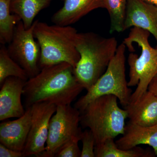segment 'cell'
<instances>
[{"mask_svg":"<svg viewBox=\"0 0 157 157\" xmlns=\"http://www.w3.org/2000/svg\"><path fill=\"white\" fill-rule=\"evenodd\" d=\"M74 68L62 63L45 67L29 78L24 87L25 108L37 103L71 104L84 89L77 80Z\"/></svg>","mask_w":157,"mask_h":157,"instance_id":"6da1fadb","label":"cell"},{"mask_svg":"<svg viewBox=\"0 0 157 157\" xmlns=\"http://www.w3.org/2000/svg\"><path fill=\"white\" fill-rule=\"evenodd\" d=\"M75 43L80 57L74 73L87 90L107 70L117 50V40L114 37L105 38L88 32L77 33Z\"/></svg>","mask_w":157,"mask_h":157,"instance_id":"7a4b0ae2","label":"cell"},{"mask_svg":"<svg viewBox=\"0 0 157 157\" xmlns=\"http://www.w3.org/2000/svg\"><path fill=\"white\" fill-rule=\"evenodd\" d=\"M150 33L133 27L123 43L132 53L129 55V87H137L132 93L130 103H134L148 90L149 85L157 75V48L148 41Z\"/></svg>","mask_w":157,"mask_h":157,"instance_id":"3957f363","label":"cell"},{"mask_svg":"<svg viewBox=\"0 0 157 157\" xmlns=\"http://www.w3.org/2000/svg\"><path fill=\"white\" fill-rule=\"evenodd\" d=\"M76 29L70 25H49L36 20L34 35L40 46V67L67 63L75 68L80 55L75 45Z\"/></svg>","mask_w":157,"mask_h":157,"instance_id":"277c9868","label":"cell"},{"mask_svg":"<svg viewBox=\"0 0 157 157\" xmlns=\"http://www.w3.org/2000/svg\"><path fill=\"white\" fill-rule=\"evenodd\" d=\"M117 100L112 95L101 96L80 111V124L92 132L96 145L123 135L128 112L119 107Z\"/></svg>","mask_w":157,"mask_h":157,"instance_id":"5b68a950","label":"cell"},{"mask_svg":"<svg viewBox=\"0 0 157 157\" xmlns=\"http://www.w3.org/2000/svg\"><path fill=\"white\" fill-rule=\"evenodd\" d=\"M126 48L123 43L118 45L104 74L87 90V93L76 101L74 107L80 112L91 102L104 95L116 96L124 107L130 103L132 91L128 86L126 77Z\"/></svg>","mask_w":157,"mask_h":157,"instance_id":"8992f818","label":"cell"},{"mask_svg":"<svg viewBox=\"0 0 157 157\" xmlns=\"http://www.w3.org/2000/svg\"><path fill=\"white\" fill-rule=\"evenodd\" d=\"M80 112L71 104L57 106L50 120L45 151L41 157H55L62 147L71 139L81 140L82 132L79 127Z\"/></svg>","mask_w":157,"mask_h":157,"instance_id":"52a82bcc","label":"cell"},{"mask_svg":"<svg viewBox=\"0 0 157 157\" xmlns=\"http://www.w3.org/2000/svg\"><path fill=\"white\" fill-rule=\"evenodd\" d=\"M35 24L36 21L30 28L26 29L22 21H20L7 48L10 56L25 70L29 78L36 76L41 70L40 46L34 35Z\"/></svg>","mask_w":157,"mask_h":157,"instance_id":"ba28073f","label":"cell"},{"mask_svg":"<svg viewBox=\"0 0 157 157\" xmlns=\"http://www.w3.org/2000/svg\"><path fill=\"white\" fill-rule=\"evenodd\" d=\"M31 107L32 122L22 153L24 157H40L45 151L50 120L56 111L57 106L43 102L34 104Z\"/></svg>","mask_w":157,"mask_h":157,"instance_id":"9c48e42d","label":"cell"},{"mask_svg":"<svg viewBox=\"0 0 157 157\" xmlns=\"http://www.w3.org/2000/svg\"><path fill=\"white\" fill-rule=\"evenodd\" d=\"M26 81L17 77H9L1 85L0 121L20 117L25 113L21 97Z\"/></svg>","mask_w":157,"mask_h":157,"instance_id":"30bf717a","label":"cell"},{"mask_svg":"<svg viewBox=\"0 0 157 157\" xmlns=\"http://www.w3.org/2000/svg\"><path fill=\"white\" fill-rule=\"evenodd\" d=\"M133 27L143 29L155 39L157 48V8L143 0H127L124 30Z\"/></svg>","mask_w":157,"mask_h":157,"instance_id":"8fae6325","label":"cell"},{"mask_svg":"<svg viewBox=\"0 0 157 157\" xmlns=\"http://www.w3.org/2000/svg\"><path fill=\"white\" fill-rule=\"evenodd\" d=\"M32 118V107L26 108L25 114L12 121L0 124V143L8 148L23 152L29 132Z\"/></svg>","mask_w":157,"mask_h":157,"instance_id":"7c38bea8","label":"cell"},{"mask_svg":"<svg viewBox=\"0 0 157 157\" xmlns=\"http://www.w3.org/2000/svg\"><path fill=\"white\" fill-rule=\"evenodd\" d=\"M129 121L143 126L157 124V95L147 90L134 103L124 107Z\"/></svg>","mask_w":157,"mask_h":157,"instance_id":"4fadbf2b","label":"cell"},{"mask_svg":"<svg viewBox=\"0 0 157 157\" xmlns=\"http://www.w3.org/2000/svg\"><path fill=\"white\" fill-rule=\"evenodd\" d=\"M119 148L131 149L140 144L148 145L157 155V124L145 127L129 121L126 125L122 136L115 141Z\"/></svg>","mask_w":157,"mask_h":157,"instance_id":"5bb4252c","label":"cell"},{"mask_svg":"<svg viewBox=\"0 0 157 157\" xmlns=\"http://www.w3.org/2000/svg\"><path fill=\"white\" fill-rule=\"evenodd\" d=\"M102 8V0H64L63 6L52 17L55 24L70 25L93 10Z\"/></svg>","mask_w":157,"mask_h":157,"instance_id":"9a60e30c","label":"cell"},{"mask_svg":"<svg viewBox=\"0 0 157 157\" xmlns=\"http://www.w3.org/2000/svg\"><path fill=\"white\" fill-rule=\"evenodd\" d=\"M52 0H11V13L18 15L25 29L30 28L36 16L50 5Z\"/></svg>","mask_w":157,"mask_h":157,"instance_id":"2e32d148","label":"cell"},{"mask_svg":"<svg viewBox=\"0 0 157 157\" xmlns=\"http://www.w3.org/2000/svg\"><path fill=\"white\" fill-rule=\"evenodd\" d=\"M95 157H153L154 151L137 146L131 149L119 148L114 139L110 138L95 147Z\"/></svg>","mask_w":157,"mask_h":157,"instance_id":"e0dca14e","label":"cell"},{"mask_svg":"<svg viewBox=\"0 0 157 157\" xmlns=\"http://www.w3.org/2000/svg\"><path fill=\"white\" fill-rule=\"evenodd\" d=\"M11 0H0V42L5 45L11 42L14 30L21 21L18 15L11 14Z\"/></svg>","mask_w":157,"mask_h":157,"instance_id":"ac0fdd59","label":"cell"},{"mask_svg":"<svg viewBox=\"0 0 157 157\" xmlns=\"http://www.w3.org/2000/svg\"><path fill=\"white\" fill-rule=\"evenodd\" d=\"M102 8L107 9L110 17L109 33L124 31L127 0H102Z\"/></svg>","mask_w":157,"mask_h":157,"instance_id":"d6986e66","label":"cell"},{"mask_svg":"<svg viewBox=\"0 0 157 157\" xmlns=\"http://www.w3.org/2000/svg\"><path fill=\"white\" fill-rule=\"evenodd\" d=\"M9 77H17L25 81L29 78L25 70L11 57L5 45H2L0 48V85Z\"/></svg>","mask_w":157,"mask_h":157,"instance_id":"ffe728a7","label":"cell"},{"mask_svg":"<svg viewBox=\"0 0 157 157\" xmlns=\"http://www.w3.org/2000/svg\"><path fill=\"white\" fill-rule=\"evenodd\" d=\"M80 140L82 145L81 157H95V139L91 131L86 129L82 132Z\"/></svg>","mask_w":157,"mask_h":157,"instance_id":"44dd1931","label":"cell"},{"mask_svg":"<svg viewBox=\"0 0 157 157\" xmlns=\"http://www.w3.org/2000/svg\"><path fill=\"white\" fill-rule=\"evenodd\" d=\"M80 139L73 138L65 144L57 153L56 157H81V151L78 145Z\"/></svg>","mask_w":157,"mask_h":157,"instance_id":"7402d4cb","label":"cell"},{"mask_svg":"<svg viewBox=\"0 0 157 157\" xmlns=\"http://www.w3.org/2000/svg\"><path fill=\"white\" fill-rule=\"evenodd\" d=\"M0 157H22V152L16 151L8 148L2 144H0Z\"/></svg>","mask_w":157,"mask_h":157,"instance_id":"603a6c76","label":"cell"},{"mask_svg":"<svg viewBox=\"0 0 157 157\" xmlns=\"http://www.w3.org/2000/svg\"><path fill=\"white\" fill-rule=\"evenodd\" d=\"M148 90L157 95V75L149 85Z\"/></svg>","mask_w":157,"mask_h":157,"instance_id":"cb8c5ba5","label":"cell"},{"mask_svg":"<svg viewBox=\"0 0 157 157\" xmlns=\"http://www.w3.org/2000/svg\"><path fill=\"white\" fill-rule=\"evenodd\" d=\"M146 2L154 5L157 8V0H143Z\"/></svg>","mask_w":157,"mask_h":157,"instance_id":"d4e9b609","label":"cell"}]
</instances>
